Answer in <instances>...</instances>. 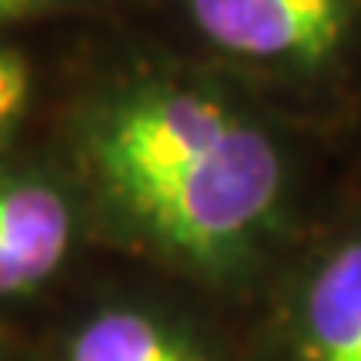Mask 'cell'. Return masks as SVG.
Segmentation results:
<instances>
[{"mask_svg": "<svg viewBox=\"0 0 361 361\" xmlns=\"http://www.w3.org/2000/svg\"><path fill=\"white\" fill-rule=\"evenodd\" d=\"M87 161L114 207L188 258H224L281 201L278 144L224 97L180 80H144L90 114Z\"/></svg>", "mask_w": 361, "mask_h": 361, "instance_id": "6da1fadb", "label": "cell"}, {"mask_svg": "<svg viewBox=\"0 0 361 361\" xmlns=\"http://www.w3.org/2000/svg\"><path fill=\"white\" fill-rule=\"evenodd\" d=\"M184 11L228 57L314 71L348 44L361 0H184Z\"/></svg>", "mask_w": 361, "mask_h": 361, "instance_id": "7a4b0ae2", "label": "cell"}, {"mask_svg": "<svg viewBox=\"0 0 361 361\" xmlns=\"http://www.w3.org/2000/svg\"><path fill=\"white\" fill-rule=\"evenodd\" d=\"M74 214L54 184L0 174V295H20L61 268Z\"/></svg>", "mask_w": 361, "mask_h": 361, "instance_id": "3957f363", "label": "cell"}, {"mask_svg": "<svg viewBox=\"0 0 361 361\" xmlns=\"http://www.w3.org/2000/svg\"><path fill=\"white\" fill-rule=\"evenodd\" d=\"M308 361H361V241L338 247L305 295Z\"/></svg>", "mask_w": 361, "mask_h": 361, "instance_id": "277c9868", "label": "cell"}, {"mask_svg": "<svg viewBox=\"0 0 361 361\" xmlns=\"http://www.w3.org/2000/svg\"><path fill=\"white\" fill-rule=\"evenodd\" d=\"M71 361H201L161 324L130 311L101 314L74 338Z\"/></svg>", "mask_w": 361, "mask_h": 361, "instance_id": "5b68a950", "label": "cell"}, {"mask_svg": "<svg viewBox=\"0 0 361 361\" xmlns=\"http://www.w3.org/2000/svg\"><path fill=\"white\" fill-rule=\"evenodd\" d=\"M30 101V67L17 51L0 47V134L20 121Z\"/></svg>", "mask_w": 361, "mask_h": 361, "instance_id": "8992f818", "label": "cell"}, {"mask_svg": "<svg viewBox=\"0 0 361 361\" xmlns=\"http://www.w3.org/2000/svg\"><path fill=\"white\" fill-rule=\"evenodd\" d=\"M54 0H0V20H11V17H24V13L44 11L51 7Z\"/></svg>", "mask_w": 361, "mask_h": 361, "instance_id": "52a82bcc", "label": "cell"}]
</instances>
